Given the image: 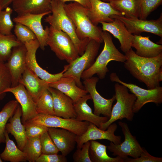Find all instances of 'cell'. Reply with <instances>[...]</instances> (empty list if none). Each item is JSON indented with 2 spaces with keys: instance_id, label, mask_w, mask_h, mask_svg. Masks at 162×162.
Here are the masks:
<instances>
[{
  "instance_id": "6da1fadb",
  "label": "cell",
  "mask_w": 162,
  "mask_h": 162,
  "mask_svg": "<svg viewBox=\"0 0 162 162\" xmlns=\"http://www.w3.org/2000/svg\"><path fill=\"white\" fill-rule=\"evenodd\" d=\"M125 53L124 67L133 77L148 89L160 86L158 75L162 66V53L154 57H144L137 55L131 48Z\"/></svg>"
},
{
  "instance_id": "7a4b0ae2",
  "label": "cell",
  "mask_w": 162,
  "mask_h": 162,
  "mask_svg": "<svg viewBox=\"0 0 162 162\" xmlns=\"http://www.w3.org/2000/svg\"><path fill=\"white\" fill-rule=\"evenodd\" d=\"M65 3L56 0L51 3L52 14L44 19L50 26L66 33L70 38L79 55L84 53L89 39H80L76 32L75 26L71 20L66 13L64 8Z\"/></svg>"
},
{
  "instance_id": "3957f363",
  "label": "cell",
  "mask_w": 162,
  "mask_h": 162,
  "mask_svg": "<svg viewBox=\"0 0 162 162\" xmlns=\"http://www.w3.org/2000/svg\"><path fill=\"white\" fill-rule=\"evenodd\" d=\"M64 8L66 14L73 22L76 34L80 39L88 38L100 43L103 42V30L91 22L88 16V9L75 2L65 3Z\"/></svg>"
},
{
  "instance_id": "277c9868",
  "label": "cell",
  "mask_w": 162,
  "mask_h": 162,
  "mask_svg": "<svg viewBox=\"0 0 162 162\" xmlns=\"http://www.w3.org/2000/svg\"><path fill=\"white\" fill-rule=\"evenodd\" d=\"M102 37L104 43L103 49L92 65L83 72L81 77L82 80L90 78L95 74L99 78L103 79L109 71L107 65L110 62H124L126 60L125 55L116 48L109 32L103 31Z\"/></svg>"
},
{
  "instance_id": "5b68a950",
  "label": "cell",
  "mask_w": 162,
  "mask_h": 162,
  "mask_svg": "<svg viewBox=\"0 0 162 162\" xmlns=\"http://www.w3.org/2000/svg\"><path fill=\"white\" fill-rule=\"evenodd\" d=\"M114 87L116 102L112 107L108 120L103 123L100 128L104 130L118 120L125 118L128 121H132L134 116L133 108L136 99V96L133 93H129L126 87L118 82L115 84Z\"/></svg>"
},
{
  "instance_id": "8992f818",
  "label": "cell",
  "mask_w": 162,
  "mask_h": 162,
  "mask_svg": "<svg viewBox=\"0 0 162 162\" xmlns=\"http://www.w3.org/2000/svg\"><path fill=\"white\" fill-rule=\"evenodd\" d=\"M47 44L59 59L65 60L69 64L80 56L70 37L50 26Z\"/></svg>"
},
{
  "instance_id": "52a82bcc",
  "label": "cell",
  "mask_w": 162,
  "mask_h": 162,
  "mask_svg": "<svg viewBox=\"0 0 162 162\" xmlns=\"http://www.w3.org/2000/svg\"><path fill=\"white\" fill-rule=\"evenodd\" d=\"M100 43L89 39L84 53L70 63L62 77L70 76L75 80L76 85L83 89L81 82V75L83 72L91 67L94 63L98 53Z\"/></svg>"
},
{
  "instance_id": "ba28073f",
  "label": "cell",
  "mask_w": 162,
  "mask_h": 162,
  "mask_svg": "<svg viewBox=\"0 0 162 162\" xmlns=\"http://www.w3.org/2000/svg\"><path fill=\"white\" fill-rule=\"evenodd\" d=\"M110 79L113 82H118L126 87L136 97L133 110L134 113L138 112L146 104L153 103L156 104L162 103V87L160 86L153 89H146L135 84L127 83L122 81L115 73L110 74Z\"/></svg>"
},
{
  "instance_id": "9c48e42d",
  "label": "cell",
  "mask_w": 162,
  "mask_h": 162,
  "mask_svg": "<svg viewBox=\"0 0 162 162\" xmlns=\"http://www.w3.org/2000/svg\"><path fill=\"white\" fill-rule=\"evenodd\" d=\"M27 121L42 125L48 128L65 129L77 136H80L84 133L89 124V122H88L79 121L75 118H66L55 115L43 114H38Z\"/></svg>"
},
{
  "instance_id": "30bf717a",
  "label": "cell",
  "mask_w": 162,
  "mask_h": 162,
  "mask_svg": "<svg viewBox=\"0 0 162 162\" xmlns=\"http://www.w3.org/2000/svg\"><path fill=\"white\" fill-rule=\"evenodd\" d=\"M118 124L121 128L124 140L117 144L110 142L109 145L107 146L108 149L112 153L113 155L119 157L124 160L128 156L133 158L139 157L144 148L141 146L136 137L132 134L126 123L119 121Z\"/></svg>"
},
{
  "instance_id": "8fae6325",
  "label": "cell",
  "mask_w": 162,
  "mask_h": 162,
  "mask_svg": "<svg viewBox=\"0 0 162 162\" xmlns=\"http://www.w3.org/2000/svg\"><path fill=\"white\" fill-rule=\"evenodd\" d=\"M51 13V10L40 14L23 13L18 14L13 22L21 23L28 27L35 34L39 42L40 47L42 50L47 46V41L49 33V27L44 29L41 23L42 18Z\"/></svg>"
},
{
  "instance_id": "7c38bea8",
  "label": "cell",
  "mask_w": 162,
  "mask_h": 162,
  "mask_svg": "<svg viewBox=\"0 0 162 162\" xmlns=\"http://www.w3.org/2000/svg\"><path fill=\"white\" fill-rule=\"evenodd\" d=\"M112 18L121 21L131 34L140 35L143 32L152 33L162 37V14L156 20H141L137 18H129L124 16L113 15Z\"/></svg>"
},
{
  "instance_id": "4fadbf2b",
  "label": "cell",
  "mask_w": 162,
  "mask_h": 162,
  "mask_svg": "<svg viewBox=\"0 0 162 162\" xmlns=\"http://www.w3.org/2000/svg\"><path fill=\"white\" fill-rule=\"evenodd\" d=\"M26 49V66L32 72L41 79L49 82H56L62 77L64 73L68 68V64L64 66L63 70L56 74L49 73L42 68L36 60V53L40 45L37 39L25 43Z\"/></svg>"
},
{
  "instance_id": "5bb4252c",
  "label": "cell",
  "mask_w": 162,
  "mask_h": 162,
  "mask_svg": "<svg viewBox=\"0 0 162 162\" xmlns=\"http://www.w3.org/2000/svg\"><path fill=\"white\" fill-rule=\"evenodd\" d=\"M117 124L113 123L110 125L106 130L98 128L95 124L89 122L86 132L80 136L76 135V140L77 148H80L85 142L92 140H106L115 144H119L121 142V136L115 134L117 128Z\"/></svg>"
},
{
  "instance_id": "9a60e30c",
  "label": "cell",
  "mask_w": 162,
  "mask_h": 162,
  "mask_svg": "<svg viewBox=\"0 0 162 162\" xmlns=\"http://www.w3.org/2000/svg\"><path fill=\"white\" fill-rule=\"evenodd\" d=\"M99 78L92 77L84 80L83 83L85 89L90 94L93 102L94 114L98 116L101 114L109 118L110 117L112 104L116 100L115 95L110 99H106L102 97L98 92L96 85Z\"/></svg>"
},
{
  "instance_id": "2e32d148",
  "label": "cell",
  "mask_w": 162,
  "mask_h": 162,
  "mask_svg": "<svg viewBox=\"0 0 162 162\" xmlns=\"http://www.w3.org/2000/svg\"><path fill=\"white\" fill-rule=\"evenodd\" d=\"M26 52V49L24 44L14 47L5 63L11 76V87L20 83L22 75L27 67Z\"/></svg>"
},
{
  "instance_id": "e0dca14e",
  "label": "cell",
  "mask_w": 162,
  "mask_h": 162,
  "mask_svg": "<svg viewBox=\"0 0 162 162\" xmlns=\"http://www.w3.org/2000/svg\"><path fill=\"white\" fill-rule=\"evenodd\" d=\"M10 92L20 105L22 110L21 121L22 124L33 118L38 113L36 103L24 86L19 83L17 86L10 87L4 92Z\"/></svg>"
},
{
  "instance_id": "ac0fdd59",
  "label": "cell",
  "mask_w": 162,
  "mask_h": 162,
  "mask_svg": "<svg viewBox=\"0 0 162 162\" xmlns=\"http://www.w3.org/2000/svg\"><path fill=\"white\" fill-rule=\"evenodd\" d=\"M91 7L88 9V16L92 23L98 26L100 22H110L114 19L113 15L123 16L122 14L115 10L109 2L101 0H90Z\"/></svg>"
},
{
  "instance_id": "d6986e66",
  "label": "cell",
  "mask_w": 162,
  "mask_h": 162,
  "mask_svg": "<svg viewBox=\"0 0 162 162\" xmlns=\"http://www.w3.org/2000/svg\"><path fill=\"white\" fill-rule=\"evenodd\" d=\"M111 22H100L103 31L112 34L117 39L120 43L121 50L124 53L129 51L132 47L131 43L134 35L128 30L124 24L116 18Z\"/></svg>"
},
{
  "instance_id": "ffe728a7",
  "label": "cell",
  "mask_w": 162,
  "mask_h": 162,
  "mask_svg": "<svg viewBox=\"0 0 162 162\" xmlns=\"http://www.w3.org/2000/svg\"><path fill=\"white\" fill-rule=\"evenodd\" d=\"M48 133L59 152L66 156L74 149L76 135L65 129L49 127Z\"/></svg>"
},
{
  "instance_id": "44dd1931",
  "label": "cell",
  "mask_w": 162,
  "mask_h": 162,
  "mask_svg": "<svg viewBox=\"0 0 162 162\" xmlns=\"http://www.w3.org/2000/svg\"><path fill=\"white\" fill-rule=\"evenodd\" d=\"M48 89L52 97L55 115L66 118H76V114L72 99L55 88L49 87Z\"/></svg>"
},
{
  "instance_id": "7402d4cb",
  "label": "cell",
  "mask_w": 162,
  "mask_h": 162,
  "mask_svg": "<svg viewBox=\"0 0 162 162\" xmlns=\"http://www.w3.org/2000/svg\"><path fill=\"white\" fill-rule=\"evenodd\" d=\"M91 99L90 94H87L74 103L76 114V118L79 121L91 123L100 128L102 124L106 122L109 118L106 116H98L94 114L87 103L88 100Z\"/></svg>"
},
{
  "instance_id": "603a6c76",
  "label": "cell",
  "mask_w": 162,
  "mask_h": 162,
  "mask_svg": "<svg viewBox=\"0 0 162 162\" xmlns=\"http://www.w3.org/2000/svg\"><path fill=\"white\" fill-rule=\"evenodd\" d=\"M22 115L21 108L19 104L14 114L9 118V122L7 123L5 130L8 134H10L14 136L17 146L22 151L27 138L24 126L21 122Z\"/></svg>"
},
{
  "instance_id": "cb8c5ba5",
  "label": "cell",
  "mask_w": 162,
  "mask_h": 162,
  "mask_svg": "<svg viewBox=\"0 0 162 162\" xmlns=\"http://www.w3.org/2000/svg\"><path fill=\"white\" fill-rule=\"evenodd\" d=\"M49 82L41 79L26 67L20 83L22 84L35 101L49 87Z\"/></svg>"
},
{
  "instance_id": "d4e9b609",
  "label": "cell",
  "mask_w": 162,
  "mask_h": 162,
  "mask_svg": "<svg viewBox=\"0 0 162 162\" xmlns=\"http://www.w3.org/2000/svg\"><path fill=\"white\" fill-rule=\"evenodd\" d=\"M52 0H14L13 10L18 14L23 13L40 14L51 11Z\"/></svg>"
},
{
  "instance_id": "484cf974",
  "label": "cell",
  "mask_w": 162,
  "mask_h": 162,
  "mask_svg": "<svg viewBox=\"0 0 162 162\" xmlns=\"http://www.w3.org/2000/svg\"><path fill=\"white\" fill-rule=\"evenodd\" d=\"M131 46L136 49V54L141 57H154L162 53V45L151 40L149 36L134 34Z\"/></svg>"
},
{
  "instance_id": "4316f807",
  "label": "cell",
  "mask_w": 162,
  "mask_h": 162,
  "mask_svg": "<svg viewBox=\"0 0 162 162\" xmlns=\"http://www.w3.org/2000/svg\"><path fill=\"white\" fill-rule=\"evenodd\" d=\"M49 86L69 97L74 103L88 93L86 90L78 87L74 79L70 76L62 77L56 82L49 83Z\"/></svg>"
},
{
  "instance_id": "83f0119b",
  "label": "cell",
  "mask_w": 162,
  "mask_h": 162,
  "mask_svg": "<svg viewBox=\"0 0 162 162\" xmlns=\"http://www.w3.org/2000/svg\"><path fill=\"white\" fill-rule=\"evenodd\" d=\"M89 155L92 162H124L120 157H110L106 152L107 146L95 140L89 141Z\"/></svg>"
},
{
  "instance_id": "f1b7e54d",
  "label": "cell",
  "mask_w": 162,
  "mask_h": 162,
  "mask_svg": "<svg viewBox=\"0 0 162 162\" xmlns=\"http://www.w3.org/2000/svg\"><path fill=\"white\" fill-rule=\"evenodd\" d=\"M4 135L6 146L3 152L0 154L2 160L10 162H25L27 161L26 155L10 140L8 134L5 130Z\"/></svg>"
},
{
  "instance_id": "f546056e",
  "label": "cell",
  "mask_w": 162,
  "mask_h": 162,
  "mask_svg": "<svg viewBox=\"0 0 162 162\" xmlns=\"http://www.w3.org/2000/svg\"><path fill=\"white\" fill-rule=\"evenodd\" d=\"M111 6L124 16L139 18L140 13V0H117L110 2Z\"/></svg>"
},
{
  "instance_id": "4dcf8cb0",
  "label": "cell",
  "mask_w": 162,
  "mask_h": 162,
  "mask_svg": "<svg viewBox=\"0 0 162 162\" xmlns=\"http://www.w3.org/2000/svg\"><path fill=\"white\" fill-rule=\"evenodd\" d=\"M18 104L16 100H10L4 105L0 111V144L5 142L4 132L6 124L14 114Z\"/></svg>"
},
{
  "instance_id": "1f68e13d",
  "label": "cell",
  "mask_w": 162,
  "mask_h": 162,
  "mask_svg": "<svg viewBox=\"0 0 162 162\" xmlns=\"http://www.w3.org/2000/svg\"><path fill=\"white\" fill-rule=\"evenodd\" d=\"M22 44L19 41L15 35H4L0 33V61L6 62L12 49Z\"/></svg>"
},
{
  "instance_id": "d6a6232c",
  "label": "cell",
  "mask_w": 162,
  "mask_h": 162,
  "mask_svg": "<svg viewBox=\"0 0 162 162\" xmlns=\"http://www.w3.org/2000/svg\"><path fill=\"white\" fill-rule=\"evenodd\" d=\"M35 102L38 114L55 115L52 97L48 88L42 93Z\"/></svg>"
},
{
  "instance_id": "836d02e7",
  "label": "cell",
  "mask_w": 162,
  "mask_h": 162,
  "mask_svg": "<svg viewBox=\"0 0 162 162\" xmlns=\"http://www.w3.org/2000/svg\"><path fill=\"white\" fill-rule=\"evenodd\" d=\"M40 136L27 138L22 151L26 154L27 161L35 162L42 154Z\"/></svg>"
},
{
  "instance_id": "e575fe53",
  "label": "cell",
  "mask_w": 162,
  "mask_h": 162,
  "mask_svg": "<svg viewBox=\"0 0 162 162\" xmlns=\"http://www.w3.org/2000/svg\"><path fill=\"white\" fill-rule=\"evenodd\" d=\"M13 10L9 6L2 10L0 13V33L5 35L12 34L14 26L11 19Z\"/></svg>"
},
{
  "instance_id": "d590c367",
  "label": "cell",
  "mask_w": 162,
  "mask_h": 162,
  "mask_svg": "<svg viewBox=\"0 0 162 162\" xmlns=\"http://www.w3.org/2000/svg\"><path fill=\"white\" fill-rule=\"evenodd\" d=\"M14 32L17 39L22 44L37 39L34 33L27 26L19 22L15 23Z\"/></svg>"
},
{
  "instance_id": "8d00e7d4",
  "label": "cell",
  "mask_w": 162,
  "mask_h": 162,
  "mask_svg": "<svg viewBox=\"0 0 162 162\" xmlns=\"http://www.w3.org/2000/svg\"><path fill=\"white\" fill-rule=\"evenodd\" d=\"M12 78L9 70L4 62L0 61V100L5 97L4 91L11 87Z\"/></svg>"
},
{
  "instance_id": "74e56055",
  "label": "cell",
  "mask_w": 162,
  "mask_h": 162,
  "mask_svg": "<svg viewBox=\"0 0 162 162\" xmlns=\"http://www.w3.org/2000/svg\"><path fill=\"white\" fill-rule=\"evenodd\" d=\"M140 13L139 18L146 20L150 13L162 3V0H140Z\"/></svg>"
},
{
  "instance_id": "f35d334b",
  "label": "cell",
  "mask_w": 162,
  "mask_h": 162,
  "mask_svg": "<svg viewBox=\"0 0 162 162\" xmlns=\"http://www.w3.org/2000/svg\"><path fill=\"white\" fill-rule=\"evenodd\" d=\"M42 154H58L59 152L48 131L42 134L40 137Z\"/></svg>"
},
{
  "instance_id": "ab89813d",
  "label": "cell",
  "mask_w": 162,
  "mask_h": 162,
  "mask_svg": "<svg viewBox=\"0 0 162 162\" xmlns=\"http://www.w3.org/2000/svg\"><path fill=\"white\" fill-rule=\"evenodd\" d=\"M27 138L40 136L47 132L48 128L44 125L27 121L23 124Z\"/></svg>"
},
{
  "instance_id": "60d3db41",
  "label": "cell",
  "mask_w": 162,
  "mask_h": 162,
  "mask_svg": "<svg viewBox=\"0 0 162 162\" xmlns=\"http://www.w3.org/2000/svg\"><path fill=\"white\" fill-rule=\"evenodd\" d=\"M90 141L84 143L80 148H77L73 155L75 162H92L89 155Z\"/></svg>"
},
{
  "instance_id": "b9f144b4",
  "label": "cell",
  "mask_w": 162,
  "mask_h": 162,
  "mask_svg": "<svg viewBox=\"0 0 162 162\" xmlns=\"http://www.w3.org/2000/svg\"><path fill=\"white\" fill-rule=\"evenodd\" d=\"M125 162H162V158L157 157L150 155L144 148L140 156L136 158L128 157L124 160Z\"/></svg>"
},
{
  "instance_id": "7bdbcfd3",
  "label": "cell",
  "mask_w": 162,
  "mask_h": 162,
  "mask_svg": "<svg viewBox=\"0 0 162 162\" xmlns=\"http://www.w3.org/2000/svg\"><path fill=\"white\" fill-rule=\"evenodd\" d=\"M66 157L58 154H42L37 159L36 162H66Z\"/></svg>"
},
{
  "instance_id": "ee69618b",
  "label": "cell",
  "mask_w": 162,
  "mask_h": 162,
  "mask_svg": "<svg viewBox=\"0 0 162 162\" xmlns=\"http://www.w3.org/2000/svg\"><path fill=\"white\" fill-rule=\"evenodd\" d=\"M65 3L68 1H74L81 4L85 8L89 9L91 7L90 0H56Z\"/></svg>"
},
{
  "instance_id": "f6af8a7d",
  "label": "cell",
  "mask_w": 162,
  "mask_h": 162,
  "mask_svg": "<svg viewBox=\"0 0 162 162\" xmlns=\"http://www.w3.org/2000/svg\"><path fill=\"white\" fill-rule=\"evenodd\" d=\"M14 0H3L2 3V9H4L7 7H8L9 5L12 4V2Z\"/></svg>"
},
{
  "instance_id": "bcb514c9",
  "label": "cell",
  "mask_w": 162,
  "mask_h": 162,
  "mask_svg": "<svg viewBox=\"0 0 162 162\" xmlns=\"http://www.w3.org/2000/svg\"><path fill=\"white\" fill-rule=\"evenodd\" d=\"M158 79L159 82L162 81V67L160 68L159 71L158 75Z\"/></svg>"
},
{
  "instance_id": "7dc6e473",
  "label": "cell",
  "mask_w": 162,
  "mask_h": 162,
  "mask_svg": "<svg viewBox=\"0 0 162 162\" xmlns=\"http://www.w3.org/2000/svg\"><path fill=\"white\" fill-rule=\"evenodd\" d=\"M2 1L3 0H0V13L3 10L2 7Z\"/></svg>"
},
{
  "instance_id": "c3c4849f",
  "label": "cell",
  "mask_w": 162,
  "mask_h": 162,
  "mask_svg": "<svg viewBox=\"0 0 162 162\" xmlns=\"http://www.w3.org/2000/svg\"><path fill=\"white\" fill-rule=\"evenodd\" d=\"M101 0L104 2H110L112 1H116V0Z\"/></svg>"
},
{
  "instance_id": "681fc988",
  "label": "cell",
  "mask_w": 162,
  "mask_h": 162,
  "mask_svg": "<svg viewBox=\"0 0 162 162\" xmlns=\"http://www.w3.org/2000/svg\"><path fill=\"white\" fill-rule=\"evenodd\" d=\"M3 162L2 160L1 159V158L0 157V162Z\"/></svg>"
}]
</instances>
